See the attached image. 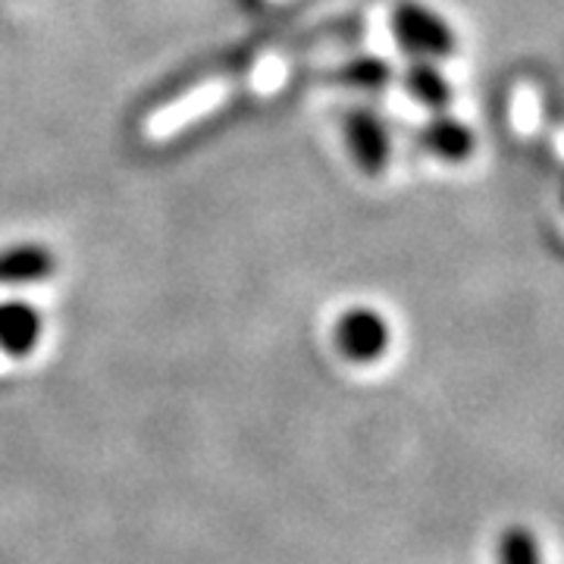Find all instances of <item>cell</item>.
<instances>
[{"instance_id":"9","label":"cell","mask_w":564,"mask_h":564,"mask_svg":"<svg viewBox=\"0 0 564 564\" xmlns=\"http://www.w3.org/2000/svg\"><path fill=\"white\" fill-rule=\"evenodd\" d=\"M499 564H543V549L530 527H505L499 536Z\"/></svg>"},{"instance_id":"4","label":"cell","mask_w":564,"mask_h":564,"mask_svg":"<svg viewBox=\"0 0 564 564\" xmlns=\"http://www.w3.org/2000/svg\"><path fill=\"white\" fill-rule=\"evenodd\" d=\"M44 333L41 311L25 302H0V351L10 358H22L35 351Z\"/></svg>"},{"instance_id":"6","label":"cell","mask_w":564,"mask_h":564,"mask_svg":"<svg viewBox=\"0 0 564 564\" xmlns=\"http://www.w3.org/2000/svg\"><path fill=\"white\" fill-rule=\"evenodd\" d=\"M421 141L430 154H436L440 161L448 163L464 161L474 151L470 126H464L462 120H452V117H436V120L426 122L421 132Z\"/></svg>"},{"instance_id":"2","label":"cell","mask_w":564,"mask_h":564,"mask_svg":"<svg viewBox=\"0 0 564 564\" xmlns=\"http://www.w3.org/2000/svg\"><path fill=\"white\" fill-rule=\"evenodd\" d=\"M336 348L343 351L348 361L370 364L383 358L389 348V323L383 321L380 311L373 307H351L345 311L339 323H336Z\"/></svg>"},{"instance_id":"8","label":"cell","mask_w":564,"mask_h":564,"mask_svg":"<svg viewBox=\"0 0 564 564\" xmlns=\"http://www.w3.org/2000/svg\"><path fill=\"white\" fill-rule=\"evenodd\" d=\"M321 79L339 82L345 88H367V91H373V88H383L386 82L392 79V69L380 57H355V61L339 63V66L321 73Z\"/></svg>"},{"instance_id":"5","label":"cell","mask_w":564,"mask_h":564,"mask_svg":"<svg viewBox=\"0 0 564 564\" xmlns=\"http://www.w3.org/2000/svg\"><path fill=\"white\" fill-rule=\"evenodd\" d=\"M57 270V258L44 245H13L0 248V285H29L47 280Z\"/></svg>"},{"instance_id":"7","label":"cell","mask_w":564,"mask_h":564,"mask_svg":"<svg viewBox=\"0 0 564 564\" xmlns=\"http://www.w3.org/2000/svg\"><path fill=\"white\" fill-rule=\"evenodd\" d=\"M404 88H408V95H411L414 101H421L423 107H430V110H436V113L452 104V85H448V79L440 73V66H433L430 61L411 63V66L404 69Z\"/></svg>"},{"instance_id":"3","label":"cell","mask_w":564,"mask_h":564,"mask_svg":"<svg viewBox=\"0 0 564 564\" xmlns=\"http://www.w3.org/2000/svg\"><path fill=\"white\" fill-rule=\"evenodd\" d=\"M343 126L355 163L367 176H380L389 166V154H392V141H389L383 120L373 117L370 110H348Z\"/></svg>"},{"instance_id":"1","label":"cell","mask_w":564,"mask_h":564,"mask_svg":"<svg viewBox=\"0 0 564 564\" xmlns=\"http://www.w3.org/2000/svg\"><path fill=\"white\" fill-rule=\"evenodd\" d=\"M392 29H395V39L404 51L421 57V61L436 63L455 51L452 25L417 0H402L392 10Z\"/></svg>"}]
</instances>
